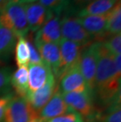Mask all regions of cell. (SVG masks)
I'll return each instance as SVG.
<instances>
[{
	"label": "cell",
	"mask_w": 121,
	"mask_h": 122,
	"mask_svg": "<svg viewBox=\"0 0 121 122\" xmlns=\"http://www.w3.org/2000/svg\"><path fill=\"white\" fill-rule=\"evenodd\" d=\"M97 54L94 98L102 110L120 99L121 72L115 67L114 55L102 41L94 42Z\"/></svg>",
	"instance_id": "1"
},
{
	"label": "cell",
	"mask_w": 121,
	"mask_h": 122,
	"mask_svg": "<svg viewBox=\"0 0 121 122\" xmlns=\"http://www.w3.org/2000/svg\"><path fill=\"white\" fill-rule=\"evenodd\" d=\"M0 24L12 31L17 38L25 37L29 32L24 5L7 2L0 9Z\"/></svg>",
	"instance_id": "2"
},
{
	"label": "cell",
	"mask_w": 121,
	"mask_h": 122,
	"mask_svg": "<svg viewBox=\"0 0 121 122\" xmlns=\"http://www.w3.org/2000/svg\"><path fill=\"white\" fill-rule=\"evenodd\" d=\"M65 102L83 118L84 122H96L100 110L95 103L93 93L75 92L62 94Z\"/></svg>",
	"instance_id": "3"
},
{
	"label": "cell",
	"mask_w": 121,
	"mask_h": 122,
	"mask_svg": "<svg viewBox=\"0 0 121 122\" xmlns=\"http://www.w3.org/2000/svg\"><path fill=\"white\" fill-rule=\"evenodd\" d=\"M61 32L63 39L83 46L92 43L94 40L84 29L77 17L72 15L65 14L61 18Z\"/></svg>",
	"instance_id": "4"
},
{
	"label": "cell",
	"mask_w": 121,
	"mask_h": 122,
	"mask_svg": "<svg viewBox=\"0 0 121 122\" xmlns=\"http://www.w3.org/2000/svg\"><path fill=\"white\" fill-rule=\"evenodd\" d=\"M58 44L61 55L60 64L56 73L53 75L57 83L75 64L78 62L80 53L84 47L83 46L79 45L63 38H61Z\"/></svg>",
	"instance_id": "5"
},
{
	"label": "cell",
	"mask_w": 121,
	"mask_h": 122,
	"mask_svg": "<svg viewBox=\"0 0 121 122\" xmlns=\"http://www.w3.org/2000/svg\"><path fill=\"white\" fill-rule=\"evenodd\" d=\"M38 114L30 106L26 98L14 95L7 106L2 122H29Z\"/></svg>",
	"instance_id": "6"
},
{
	"label": "cell",
	"mask_w": 121,
	"mask_h": 122,
	"mask_svg": "<svg viewBox=\"0 0 121 122\" xmlns=\"http://www.w3.org/2000/svg\"><path fill=\"white\" fill-rule=\"evenodd\" d=\"M78 64L87 87L94 95L97 69V54L94 42L83 48L79 55Z\"/></svg>",
	"instance_id": "7"
},
{
	"label": "cell",
	"mask_w": 121,
	"mask_h": 122,
	"mask_svg": "<svg viewBox=\"0 0 121 122\" xmlns=\"http://www.w3.org/2000/svg\"><path fill=\"white\" fill-rule=\"evenodd\" d=\"M58 87L61 94L75 92H91L81 73L78 62L58 80Z\"/></svg>",
	"instance_id": "8"
},
{
	"label": "cell",
	"mask_w": 121,
	"mask_h": 122,
	"mask_svg": "<svg viewBox=\"0 0 121 122\" xmlns=\"http://www.w3.org/2000/svg\"><path fill=\"white\" fill-rule=\"evenodd\" d=\"M58 89V83L52 75L45 84L34 92H28L26 99L32 109L38 113L50 101Z\"/></svg>",
	"instance_id": "9"
},
{
	"label": "cell",
	"mask_w": 121,
	"mask_h": 122,
	"mask_svg": "<svg viewBox=\"0 0 121 122\" xmlns=\"http://www.w3.org/2000/svg\"><path fill=\"white\" fill-rule=\"evenodd\" d=\"M24 6L28 28L32 32H37L54 15L50 10L37 2L25 4Z\"/></svg>",
	"instance_id": "10"
},
{
	"label": "cell",
	"mask_w": 121,
	"mask_h": 122,
	"mask_svg": "<svg viewBox=\"0 0 121 122\" xmlns=\"http://www.w3.org/2000/svg\"><path fill=\"white\" fill-rule=\"evenodd\" d=\"M109 12L102 15H94L83 17H77L83 28L95 40L104 39L107 35V25ZM97 40V41H98Z\"/></svg>",
	"instance_id": "11"
},
{
	"label": "cell",
	"mask_w": 121,
	"mask_h": 122,
	"mask_svg": "<svg viewBox=\"0 0 121 122\" xmlns=\"http://www.w3.org/2000/svg\"><path fill=\"white\" fill-rule=\"evenodd\" d=\"M35 32L34 41L59 43L62 38L61 32V16L54 14Z\"/></svg>",
	"instance_id": "12"
},
{
	"label": "cell",
	"mask_w": 121,
	"mask_h": 122,
	"mask_svg": "<svg viewBox=\"0 0 121 122\" xmlns=\"http://www.w3.org/2000/svg\"><path fill=\"white\" fill-rule=\"evenodd\" d=\"M28 71V92H34L43 87L47 80L52 76L50 67L42 61L38 64L29 65Z\"/></svg>",
	"instance_id": "13"
},
{
	"label": "cell",
	"mask_w": 121,
	"mask_h": 122,
	"mask_svg": "<svg viewBox=\"0 0 121 122\" xmlns=\"http://www.w3.org/2000/svg\"><path fill=\"white\" fill-rule=\"evenodd\" d=\"M71 110L72 109L65 103L62 94L58 90V89L52 96V98L39 113V116L45 121L63 115Z\"/></svg>",
	"instance_id": "14"
},
{
	"label": "cell",
	"mask_w": 121,
	"mask_h": 122,
	"mask_svg": "<svg viewBox=\"0 0 121 122\" xmlns=\"http://www.w3.org/2000/svg\"><path fill=\"white\" fill-rule=\"evenodd\" d=\"M34 45L42 58L43 61L50 67L53 74L56 73L60 64V48L59 44L54 43H44L34 41Z\"/></svg>",
	"instance_id": "15"
},
{
	"label": "cell",
	"mask_w": 121,
	"mask_h": 122,
	"mask_svg": "<svg viewBox=\"0 0 121 122\" xmlns=\"http://www.w3.org/2000/svg\"><path fill=\"white\" fill-rule=\"evenodd\" d=\"M118 1L120 0H94L79 10L74 16L76 17H83L107 14L113 8Z\"/></svg>",
	"instance_id": "16"
},
{
	"label": "cell",
	"mask_w": 121,
	"mask_h": 122,
	"mask_svg": "<svg viewBox=\"0 0 121 122\" xmlns=\"http://www.w3.org/2000/svg\"><path fill=\"white\" fill-rule=\"evenodd\" d=\"M10 87L14 90L17 96L26 98L28 92V67H19L15 72H13L10 78Z\"/></svg>",
	"instance_id": "17"
},
{
	"label": "cell",
	"mask_w": 121,
	"mask_h": 122,
	"mask_svg": "<svg viewBox=\"0 0 121 122\" xmlns=\"http://www.w3.org/2000/svg\"><path fill=\"white\" fill-rule=\"evenodd\" d=\"M17 37L12 31L0 24V58L8 59L14 51Z\"/></svg>",
	"instance_id": "18"
},
{
	"label": "cell",
	"mask_w": 121,
	"mask_h": 122,
	"mask_svg": "<svg viewBox=\"0 0 121 122\" xmlns=\"http://www.w3.org/2000/svg\"><path fill=\"white\" fill-rule=\"evenodd\" d=\"M96 122H121L120 99L113 102L106 108L100 110Z\"/></svg>",
	"instance_id": "19"
},
{
	"label": "cell",
	"mask_w": 121,
	"mask_h": 122,
	"mask_svg": "<svg viewBox=\"0 0 121 122\" xmlns=\"http://www.w3.org/2000/svg\"><path fill=\"white\" fill-rule=\"evenodd\" d=\"M15 45V61L18 67H28L29 65V49L25 37H19Z\"/></svg>",
	"instance_id": "20"
},
{
	"label": "cell",
	"mask_w": 121,
	"mask_h": 122,
	"mask_svg": "<svg viewBox=\"0 0 121 122\" xmlns=\"http://www.w3.org/2000/svg\"><path fill=\"white\" fill-rule=\"evenodd\" d=\"M121 32V2L120 0L109 11L107 25V35L119 34Z\"/></svg>",
	"instance_id": "21"
},
{
	"label": "cell",
	"mask_w": 121,
	"mask_h": 122,
	"mask_svg": "<svg viewBox=\"0 0 121 122\" xmlns=\"http://www.w3.org/2000/svg\"><path fill=\"white\" fill-rule=\"evenodd\" d=\"M39 2L50 10L53 14L61 16L68 8L69 0H39Z\"/></svg>",
	"instance_id": "22"
},
{
	"label": "cell",
	"mask_w": 121,
	"mask_h": 122,
	"mask_svg": "<svg viewBox=\"0 0 121 122\" xmlns=\"http://www.w3.org/2000/svg\"><path fill=\"white\" fill-rule=\"evenodd\" d=\"M12 73V68L9 66L0 68V96L10 92V78Z\"/></svg>",
	"instance_id": "23"
},
{
	"label": "cell",
	"mask_w": 121,
	"mask_h": 122,
	"mask_svg": "<svg viewBox=\"0 0 121 122\" xmlns=\"http://www.w3.org/2000/svg\"><path fill=\"white\" fill-rule=\"evenodd\" d=\"M107 39H105V41H102L105 43L106 47L113 55L121 54V34L108 35Z\"/></svg>",
	"instance_id": "24"
},
{
	"label": "cell",
	"mask_w": 121,
	"mask_h": 122,
	"mask_svg": "<svg viewBox=\"0 0 121 122\" xmlns=\"http://www.w3.org/2000/svg\"><path fill=\"white\" fill-rule=\"evenodd\" d=\"M44 122H84L83 118L73 110H71L63 115L45 121Z\"/></svg>",
	"instance_id": "25"
},
{
	"label": "cell",
	"mask_w": 121,
	"mask_h": 122,
	"mask_svg": "<svg viewBox=\"0 0 121 122\" xmlns=\"http://www.w3.org/2000/svg\"><path fill=\"white\" fill-rule=\"evenodd\" d=\"M93 1L94 0H69L68 6L65 11V14L74 16L79 10Z\"/></svg>",
	"instance_id": "26"
},
{
	"label": "cell",
	"mask_w": 121,
	"mask_h": 122,
	"mask_svg": "<svg viewBox=\"0 0 121 122\" xmlns=\"http://www.w3.org/2000/svg\"><path fill=\"white\" fill-rule=\"evenodd\" d=\"M14 95V92H9L0 96V122H2V119H3L7 106Z\"/></svg>",
	"instance_id": "27"
},
{
	"label": "cell",
	"mask_w": 121,
	"mask_h": 122,
	"mask_svg": "<svg viewBox=\"0 0 121 122\" xmlns=\"http://www.w3.org/2000/svg\"><path fill=\"white\" fill-rule=\"evenodd\" d=\"M28 41V49H29V65H33V64H38L42 62L43 60L41 58V57L39 54V51H37L36 47L31 41ZM28 65V66H29Z\"/></svg>",
	"instance_id": "28"
},
{
	"label": "cell",
	"mask_w": 121,
	"mask_h": 122,
	"mask_svg": "<svg viewBox=\"0 0 121 122\" xmlns=\"http://www.w3.org/2000/svg\"><path fill=\"white\" fill-rule=\"evenodd\" d=\"M37 0H8V2H14V3H19V4H22V5L32 3V2H35Z\"/></svg>",
	"instance_id": "29"
},
{
	"label": "cell",
	"mask_w": 121,
	"mask_h": 122,
	"mask_svg": "<svg viewBox=\"0 0 121 122\" xmlns=\"http://www.w3.org/2000/svg\"><path fill=\"white\" fill-rule=\"evenodd\" d=\"M29 122H44V121L43 120L42 118L39 117V114L36 116H35L34 117H32L31 120L29 121Z\"/></svg>",
	"instance_id": "30"
},
{
	"label": "cell",
	"mask_w": 121,
	"mask_h": 122,
	"mask_svg": "<svg viewBox=\"0 0 121 122\" xmlns=\"http://www.w3.org/2000/svg\"><path fill=\"white\" fill-rule=\"evenodd\" d=\"M7 2H8V0H0V9H1L2 6H4Z\"/></svg>",
	"instance_id": "31"
},
{
	"label": "cell",
	"mask_w": 121,
	"mask_h": 122,
	"mask_svg": "<svg viewBox=\"0 0 121 122\" xmlns=\"http://www.w3.org/2000/svg\"><path fill=\"white\" fill-rule=\"evenodd\" d=\"M4 61H3L1 58H0V65H2V64H3V63H4Z\"/></svg>",
	"instance_id": "32"
}]
</instances>
